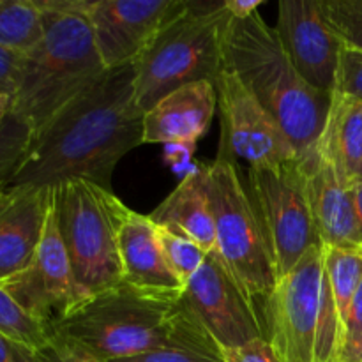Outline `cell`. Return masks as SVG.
Listing matches in <instances>:
<instances>
[{"mask_svg":"<svg viewBox=\"0 0 362 362\" xmlns=\"http://www.w3.org/2000/svg\"><path fill=\"white\" fill-rule=\"evenodd\" d=\"M144 145V112L134 98V62L106 69L34 136L7 187L49 189L85 179L112 189L117 165Z\"/></svg>","mask_w":362,"mask_h":362,"instance_id":"1","label":"cell"},{"mask_svg":"<svg viewBox=\"0 0 362 362\" xmlns=\"http://www.w3.org/2000/svg\"><path fill=\"white\" fill-rule=\"evenodd\" d=\"M42 13L41 41L25 53L11 113L37 134L103 73L85 0H37Z\"/></svg>","mask_w":362,"mask_h":362,"instance_id":"2","label":"cell"},{"mask_svg":"<svg viewBox=\"0 0 362 362\" xmlns=\"http://www.w3.org/2000/svg\"><path fill=\"white\" fill-rule=\"evenodd\" d=\"M225 66L239 76L286 134L297 156L315 147L327 124L332 94L311 87L258 13L230 20Z\"/></svg>","mask_w":362,"mask_h":362,"instance_id":"3","label":"cell"},{"mask_svg":"<svg viewBox=\"0 0 362 362\" xmlns=\"http://www.w3.org/2000/svg\"><path fill=\"white\" fill-rule=\"evenodd\" d=\"M232 16L225 0H187L134 62V98L148 112L184 85L212 81L225 69V37Z\"/></svg>","mask_w":362,"mask_h":362,"instance_id":"4","label":"cell"},{"mask_svg":"<svg viewBox=\"0 0 362 362\" xmlns=\"http://www.w3.org/2000/svg\"><path fill=\"white\" fill-rule=\"evenodd\" d=\"M179 303L122 281L74 304L49 331L103 362L127 359L170 341Z\"/></svg>","mask_w":362,"mask_h":362,"instance_id":"5","label":"cell"},{"mask_svg":"<svg viewBox=\"0 0 362 362\" xmlns=\"http://www.w3.org/2000/svg\"><path fill=\"white\" fill-rule=\"evenodd\" d=\"M267 339L278 362H339L343 329L322 246L311 247L276 283L267 304Z\"/></svg>","mask_w":362,"mask_h":362,"instance_id":"6","label":"cell"},{"mask_svg":"<svg viewBox=\"0 0 362 362\" xmlns=\"http://www.w3.org/2000/svg\"><path fill=\"white\" fill-rule=\"evenodd\" d=\"M207 186L214 212V253L260 318L267 338V304L278 276L253 198L228 159L216 158L207 165Z\"/></svg>","mask_w":362,"mask_h":362,"instance_id":"7","label":"cell"},{"mask_svg":"<svg viewBox=\"0 0 362 362\" xmlns=\"http://www.w3.org/2000/svg\"><path fill=\"white\" fill-rule=\"evenodd\" d=\"M52 189L60 235L76 285V303L122 283L119 228L127 205L112 189L71 179Z\"/></svg>","mask_w":362,"mask_h":362,"instance_id":"8","label":"cell"},{"mask_svg":"<svg viewBox=\"0 0 362 362\" xmlns=\"http://www.w3.org/2000/svg\"><path fill=\"white\" fill-rule=\"evenodd\" d=\"M247 182L279 279L311 247L322 246L297 158L281 166L250 168Z\"/></svg>","mask_w":362,"mask_h":362,"instance_id":"9","label":"cell"},{"mask_svg":"<svg viewBox=\"0 0 362 362\" xmlns=\"http://www.w3.org/2000/svg\"><path fill=\"white\" fill-rule=\"evenodd\" d=\"M221 117V145L218 158L243 159L250 168L281 166L297 158L296 148L246 85L225 66L216 81Z\"/></svg>","mask_w":362,"mask_h":362,"instance_id":"10","label":"cell"},{"mask_svg":"<svg viewBox=\"0 0 362 362\" xmlns=\"http://www.w3.org/2000/svg\"><path fill=\"white\" fill-rule=\"evenodd\" d=\"M0 285L21 310L48 331L76 304V285L60 235L52 189L45 228L34 258L23 271L0 281Z\"/></svg>","mask_w":362,"mask_h":362,"instance_id":"11","label":"cell"},{"mask_svg":"<svg viewBox=\"0 0 362 362\" xmlns=\"http://www.w3.org/2000/svg\"><path fill=\"white\" fill-rule=\"evenodd\" d=\"M186 4L187 0H85V14L105 69L136 62Z\"/></svg>","mask_w":362,"mask_h":362,"instance_id":"12","label":"cell"},{"mask_svg":"<svg viewBox=\"0 0 362 362\" xmlns=\"http://www.w3.org/2000/svg\"><path fill=\"white\" fill-rule=\"evenodd\" d=\"M182 299L221 350L265 338L260 318L244 299L214 251L207 255L204 265L186 283Z\"/></svg>","mask_w":362,"mask_h":362,"instance_id":"13","label":"cell"},{"mask_svg":"<svg viewBox=\"0 0 362 362\" xmlns=\"http://www.w3.org/2000/svg\"><path fill=\"white\" fill-rule=\"evenodd\" d=\"M274 30L304 80L332 94L343 42L325 18L322 0H281Z\"/></svg>","mask_w":362,"mask_h":362,"instance_id":"14","label":"cell"},{"mask_svg":"<svg viewBox=\"0 0 362 362\" xmlns=\"http://www.w3.org/2000/svg\"><path fill=\"white\" fill-rule=\"evenodd\" d=\"M322 246H361L354 189L320 140L297 156Z\"/></svg>","mask_w":362,"mask_h":362,"instance_id":"15","label":"cell"},{"mask_svg":"<svg viewBox=\"0 0 362 362\" xmlns=\"http://www.w3.org/2000/svg\"><path fill=\"white\" fill-rule=\"evenodd\" d=\"M119 257L124 283L147 296L172 303L182 299L184 285L163 255L156 225L148 216H141L129 207L120 221Z\"/></svg>","mask_w":362,"mask_h":362,"instance_id":"16","label":"cell"},{"mask_svg":"<svg viewBox=\"0 0 362 362\" xmlns=\"http://www.w3.org/2000/svg\"><path fill=\"white\" fill-rule=\"evenodd\" d=\"M218 108V90L212 81L184 85L144 113V144H191L207 133Z\"/></svg>","mask_w":362,"mask_h":362,"instance_id":"17","label":"cell"},{"mask_svg":"<svg viewBox=\"0 0 362 362\" xmlns=\"http://www.w3.org/2000/svg\"><path fill=\"white\" fill-rule=\"evenodd\" d=\"M49 189L6 187L0 193V281L34 258L48 212Z\"/></svg>","mask_w":362,"mask_h":362,"instance_id":"18","label":"cell"},{"mask_svg":"<svg viewBox=\"0 0 362 362\" xmlns=\"http://www.w3.org/2000/svg\"><path fill=\"white\" fill-rule=\"evenodd\" d=\"M148 218L156 225L172 226L186 233L205 253H212L216 247V226L209 197L207 165L193 166Z\"/></svg>","mask_w":362,"mask_h":362,"instance_id":"19","label":"cell"},{"mask_svg":"<svg viewBox=\"0 0 362 362\" xmlns=\"http://www.w3.org/2000/svg\"><path fill=\"white\" fill-rule=\"evenodd\" d=\"M320 141L350 186L362 180V101L332 92Z\"/></svg>","mask_w":362,"mask_h":362,"instance_id":"20","label":"cell"},{"mask_svg":"<svg viewBox=\"0 0 362 362\" xmlns=\"http://www.w3.org/2000/svg\"><path fill=\"white\" fill-rule=\"evenodd\" d=\"M110 362H223V350L189 306L180 300L166 345Z\"/></svg>","mask_w":362,"mask_h":362,"instance_id":"21","label":"cell"},{"mask_svg":"<svg viewBox=\"0 0 362 362\" xmlns=\"http://www.w3.org/2000/svg\"><path fill=\"white\" fill-rule=\"evenodd\" d=\"M325 271L345 332L350 306L362 281V246H322Z\"/></svg>","mask_w":362,"mask_h":362,"instance_id":"22","label":"cell"},{"mask_svg":"<svg viewBox=\"0 0 362 362\" xmlns=\"http://www.w3.org/2000/svg\"><path fill=\"white\" fill-rule=\"evenodd\" d=\"M37 0H0V48L28 53L42 37Z\"/></svg>","mask_w":362,"mask_h":362,"instance_id":"23","label":"cell"},{"mask_svg":"<svg viewBox=\"0 0 362 362\" xmlns=\"http://www.w3.org/2000/svg\"><path fill=\"white\" fill-rule=\"evenodd\" d=\"M156 235H158L159 246H161L163 255H165L170 269H172L173 274L179 278V281L186 288V283L204 265L209 253H205L186 233L179 232V230L172 228V226L156 225Z\"/></svg>","mask_w":362,"mask_h":362,"instance_id":"24","label":"cell"},{"mask_svg":"<svg viewBox=\"0 0 362 362\" xmlns=\"http://www.w3.org/2000/svg\"><path fill=\"white\" fill-rule=\"evenodd\" d=\"M32 129L14 113L9 112L0 126V193L6 189L23 165L30 151Z\"/></svg>","mask_w":362,"mask_h":362,"instance_id":"25","label":"cell"},{"mask_svg":"<svg viewBox=\"0 0 362 362\" xmlns=\"http://www.w3.org/2000/svg\"><path fill=\"white\" fill-rule=\"evenodd\" d=\"M0 332L16 345L34 352L48 339L49 331L21 310L0 285Z\"/></svg>","mask_w":362,"mask_h":362,"instance_id":"26","label":"cell"},{"mask_svg":"<svg viewBox=\"0 0 362 362\" xmlns=\"http://www.w3.org/2000/svg\"><path fill=\"white\" fill-rule=\"evenodd\" d=\"M322 9L343 45L362 49V0H322Z\"/></svg>","mask_w":362,"mask_h":362,"instance_id":"27","label":"cell"},{"mask_svg":"<svg viewBox=\"0 0 362 362\" xmlns=\"http://www.w3.org/2000/svg\"><path fill=\"white\" fill-rule=\"evenodd\" d=\"M334 92L362 101V49L341 45Z\"/></svg>","mask_w":362,"mask_h":362,"instance_id":"28","label":"cell"},{"mask_svg":"<svg viewBox=\"0 0 362 362\" xmlns=\"http://www.w3.org/2000/svg\"><path fill=\"white\" fill-rule=\"evenodd\" d=\"M30 359L32 362H103L53 331H49L45 345L30 354Z\"/></svg>","mask_w":362,"mask_h":362,"instance_id":"29","label":"cell"},{"mask_svg":"<svg viewBox=\"0 0 362 362\" xmlns=\"http://www.w3.org/2000/svg\"><path fill=\"white\" fill-rule=\"evenodd\" d=\"M362 346V281L357 290L356 297L350 306L349 318L343 332V346L339 354V362H352L356 354Z\"/></svg>","mask_w":362,"mask_h":362,"instance_id":"30","label":"cell"},{"mask_svg":"<svg viewBox=\"0 0 362 362\" xmlns=\"http://www.w3.org/2000/svg\"><path fill=\"white\" fill-rule=\"evenodd\" d=\"M223 362H278L267 338H257L235 349L223 350Z\"/></svg>","mask_w":362,"mask_h":362,"instance_id":"31","label":"cell"},{"mask_svg":"<svg viewBox=\"0 0 362 362\" xmlns=\"http://www.w3.org/2000/svg\"><path fill=\"white\" fill-rule=\"evenodd\" d=\"M23 60L25 53L0 48V95L13 98L16 94Z\"/></svg>","mask_w":362,"mask_h":362,"instance_id":"32","label":"cell"},{"mask_svg":"<svg viewBox=\"0 0 362 362\" xmlns=\"http://www.w3.org/2000/svg\"><path fill=\"white\" fill-rule=\"evenodd\" d=\"M197 145L191 144H172L165 145V161L172 166L173 170H186L193 168L191 159H193Z\"/></svg>","mask_w":362,"mask_h":362,"instance_id":"33","label":"cell"},{"mask_svg":"<svg viewBox=\"0 0 362 362\" xmlns=\"http://www.w3.org/2000/svg\"><path fill=\"white\" fill-rule=\"evenodd\" d=\"M30 354L0 332V362H32Z\"/></svg>","mask_w":362,"mask_h":362,"instance_id":"34","label":"cell"},{"mask_svg":"<svg viewBox=\"0 0 362 362\" xmlns=\"http://www.w3.org/2000/svg\"><path fill=\"white\" fill-rule=\"evenodd\" d=\"M264 0H225V7L233 20H244L258 13Z\"/></svg>","mask_w":362,"mask_h":362,"instance_id":"35","label":"cell"},{"mask_svg":"<svg viewBox=\"0 0 362 362\" xmlns=\"http://www.w3.org/2000/svg\"><path fill=\"white\" fill-rule=\"evenodd\" d=\"M354 189V202H356V212H357V223H359V239L362 246V180L352 186Z\"/></svg>","mask_w":362,"mask_h":362,"instance_id":"36","label":"cell"},{"mask_svg":"<svg viewBox=\"0 0 362 362\" xmlns=\"http://www.w3.org/2000/svg\"><path fill=\"white\" fill-rule=\"evenodd\" d=\"M11 103H13V98H11V95H0V126L4 124L6 117L9 115Z\"/></svg>","mask_w":362,"mask_h":362,"instance_id":"37","label":"cell"},{"mask_svg":"<svg viewBox=\"0 0 362 362\" xmlns=\"http://www.w3.org/2000/svg\"><path fill=\"white\" fill-rule=\"evenodd\" d=\"M352 362H362V346L359 349V352L356 354V357H354Z\"/></svg>","mask_w":362,"mask_h":362,"instance_id":"38","label":"cell"}]
</instances>
